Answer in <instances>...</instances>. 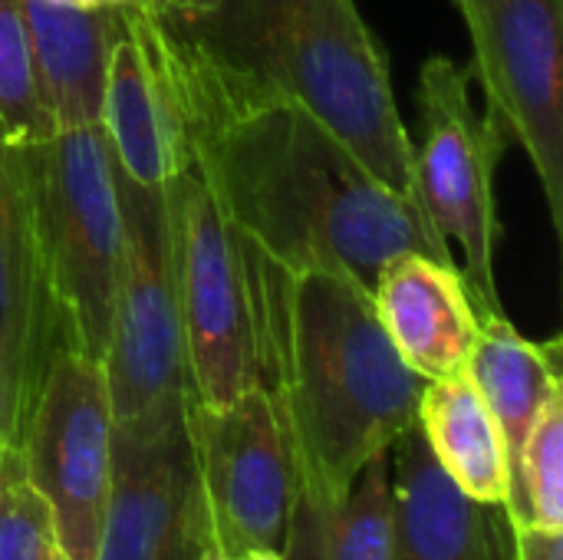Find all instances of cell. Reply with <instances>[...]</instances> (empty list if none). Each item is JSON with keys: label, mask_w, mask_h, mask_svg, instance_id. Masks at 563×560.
Returning a JSON list of instances; mask_svg holds the SVG:
<instances>
[{"label": "cell", "mask_w": 563, "mask_h": 560, "mask_svg": "<svg viewBox=\"0 0 563 560\" xmlns=\"http://www.w3.org/2000/svg\"><path fill=\"white\" fill-rule=\"evenodd\" d=\"M465 376L488 403L508 449L511 482L525 439L544 406L563 393L561 340H528L505 310H478V337L465 360Z\"/></svg>", "instance_id": "cell-17"}, {"label": "cell", "mask_w": 563, "mask_h": 560, "mask_svg": "<svg viewBox=\"0 0 563 560\" xmlns=\"http://www.w3.org/2000/svg\"><path fill=\"white\" fill-rule=\"evenodd\" d=\"M112 406L102 360L59 347L43 373L20 472L46 498L66 560H96L112 485Z\"/></svg>", "instance_id": "cell-8"}, {"label": "cell", "mask_w": 563, "mask_h": 560, "mask_svg": "<svg viewBox=\"0 0 563 560\" xmlns=\"http://www.w3.org/2000/svg\"><path fill=\"white\" fill-rule=\"evenodd\" d=\"M422 142L412 145V188L432 228L459 241L478 310H501L495 251L501 238L495 175L511 135L472 102V66L429 56L419 73Z\"/></svg>", "instance_id": "cell-7"}, {"label": "cell", "mask_w": 563, "mask_h": 560, "mask_svg": "<svg viewBox=\"0 0 563 560\" xmlns=\"http://www.w3.org/2000/svg\"><path fill=\"white\" fill-rule=\"evenodd\" d=\"M515 541H518V560H563V535L515 528Z\"/></svg>", "instance_id": "cell-23"}, {"label": "cell", "mask_w": 563, "mask_h": 560, "mask_svg": "<svg viewBox=\"0 0 563 560\" xmlns=\"http://www.w3.org/2000/svg\"><path fill=\"white\" fill-rule=\"evenodd\" d=\"M0 560H66L49 505L23 472L0 482Z\"/></svg>", "instance_id": "cell-22"}, {"label": "cell", "mask_w": 563, "mask_h": 560, "mask_svg": "<svg viewBox=\"0 0 563 560\" xmlns=\"http://www.w3.org/2000/svg\"><path fill=\"white\" fill-rule=\"evenodd\" d=\"M205 560H284L277 551H238V554H208Z\"/></svg>", "instance_id": "cell-27"}, {"label": "cell", "mask_w": 563, "mask_h": 560, "mask_svg": "<svg viewBox=\"0 0 563 560\" xmlns=\"http://www.w3.org/2000/svg\"><path fill=\"white\" fill-rule=\"evenodd\" d=\"M396 498L389 452L373 455L340 498H297L284 560H393Z\"/></svg>", "instance_id": "cell-19"}, {"label": "cell", "mask_w": 563, "mask_h": 560, "mask_svg": "<svg viewBox=\"0 0 563 560\" xmlns=\"http://www.w3.org/2000/svg\"><path fill=\"white\" fill-rule=\"evenodd\" d=\"M99 132L132 185L162 191L191 165L172 33L152 7L122 10L102 79Z\"/></svg>", "instance_id": "cell-13"}, {"label": "cell", "mask_w": 563, "mask_h": 560, "mask_svg": "<svg viewBox=\"0 0 563 560\" xmlns=\"http://www.w3.org/2000/svg\"><path fill=\"white\" fill-rule=\"evenodd\" d=\"M369 297L393 350L416 376L429 383L465 370L478 304L452 261L406 251L379 271Z\"/></svg>", "instance_id": "cell-15"}, {"label": "cell", "mask_w": 563, "mask_h": 560, "mask_svg": "<svg viewBox=\"0 0 563 560\" xmlns=\"http://www.w3.org/2000/svg\"><path fill=\"white\" fill-rule=\"evenodd\" d=\"M148 7L162 17H191L211 7V0H148Z\"/></svg>", "instance_id": "cell-24"}, {"label": "cell", "mask_w": 563, "mask_h": 560, "mask_svg": "<svg viewBox=\"0 0 563 560\" xmlns=\"http://www.w3.org/2000/svg\"><path fill=\"white\" fill-rule=\"evenodd\" d=\"M211 528L188 413L155 432H112V485L96 560H205Z\"/></svg>", "instance_id": "cell-12"}, {"label": "cell", "mask_w": 563, "mask_h": 560, "mask_svg": "<svg viewBox=\"0 0 563 560\" xmlns=\"http://www.w3.org/2000/svg\"><path fill=\"white\" fill-rule=\"evenodd\" d=\"M0 125L16 145H40L56 132L20 0H0Z\"/></svg>", "instance_id": "cell-21"}, {"label": "cell", "mask_w": 563, "mask_h": 560, "mask_svg": "<svg viewBox=\"0 0 563 560\" xmlns=\"http://www.w3.org/2000/svg\"><path fill=\"white\" fill-rule=\"evenodd\" d=\"M472 36V79L538 175L563 231V0H455Z\"/></svg>", "instance_id": "cell-9"}, {"label": "cell", "mask_w": 563, "mask_h": 560, "mask_svg": "<svg viewBox=\"0 0 563 560\" xmlns=\"http://www.w3.org/2000/svg\"><path fill=\"white\" fill-rule=\"evenodd\" d=\"M20 10L53 125H99L102 79L122 10H79L63 0H20Z\"/></svg>", "instance_id": "cell-16"}, {"label": "cell", "mask_w": 563, "mask_h": 560, "mask_svg": "<svg viewBox=\"0 0 563 560\" xmlns=\"http://www.w3.org/2000/svg\"><path fill=\"white\" fill-rule=\"evenodd\" d=\"M396 541L393 560H518L505 505L468 498L435 462L419 426L389 449Z\"/></svg>", "instance_id": "cell-14"}, {"label": "cell", "mask_w": 563, "mask_h": 560, "mask_svg": "<svg viewBox=\"0 0 563 560\" xmlns=\"http://www.w3.org/2000/svg\"><path fill=\"white\" fill-rule=\"evenodd\" d=\"M165 26L191 165L247 244L287 271H340L366 290L406 251L455 264L422 205L393 191L303 102Z\"/></svg>", "instance_id": "cell-1"}, {"label": "cell", "mask_w": 563, "mask_h": 560, "mask_svg": "<svg viewBox=\"0 0 563 560\" xmlns=\"http://www.w3.org/2000/svg\"><path fill=\"white\" fill-rule=\"evenodd\" d=\"M10 472H20V462L10 449V436H7V416H3V386H0V482L10 475Z\"/></svg>", "instance_id": "cell-25"}, {"label": "cell", "mask_w": 563, "mask_h": 560, "mask_svg": "<svg viewBox=\"0 0 563 560\" xmlns=\"http://www.w3.org/2000/svg\"><path fill=\"white\" fill-rule=\"evenodd\" d=\"M515 528L563 535V393L531 426L505 505Z\"/></svg>", "instance_id": "cell-20"}, {"label": "cell", "mask_w": 563, "mask_h": 560, "mask_svg": "<svg viewBox=\"0 0 563 560\" xmlns=\"http://www.w3.org/2000/svg\"><path fill=\"white\" fill-rule=\"evenodd\" d=\"M40 238L66 347L106 356L122 261L119 168L99 125L30 145Z\"/></svg>", "instance_id": "cell-4"}, {"label": "cell", "mask_w": 563, "mask_h": 560, "mask_svg": "<svg viewBox=\"0 0 563 560\" xmlns=\"http://www.w3.org/2000/svg\"><path fill=\"white\" fill-rule=\"evenodd\" d=\"M59 347L66 337L46 277L30 145H16L0 125V386L16 462L46 363Z\"/></svg>", "instance_id": "cell-11"}, {"label": "cell", "mask_w": 563, "mask_h": 560, "mask_svg": "<svg viewBox=\"0 0 563 560\" xmlns=\"http://www.w3.org/2000/svg\"><path fill=\"white\" fill-rule=\"evenodd\" d=\"M257 383L284 419L300 498H340L416 426L426 380L393 350L369 290L340 271H287L244 241Z\"/></svg>", "instance_id": "cell-2"}, {"label": "cell", "mask_w": 563, "mask_h": 560, "mask_svg": "<svg viewBox=\"0 0 563 560\" xmlns=\"http://www.w3.org/2000/svg\"><path fill=\"white\" fill-rule=\"evenodd\" d=\"M416 426L422 429L442 472L468 498L485 505H508L511 462L505 436L465 370L429 380L422 386Z\"/></svg>", "instance_id": "cell-18"}, {"label": "cell", "mask_w": 563, "mask_h": 560, "mask_svg": "<svg viewBox=\"0 0 563 560\" xmlns=\"http://www.w3.org/2000/svg\"><path fill=\"white\" fill-rule=\"evenodd\" d=\"M165 198L191 403L221 409L261 376L244 238L195 165L172 178Z\"/></svg>", "instance_id": "cell-6"}, {"label": "cell", "mask_w": 563, "mask_h": 560, "mask_svg": "<svg viewBox=\"0 0 563 560\" xmlns=\"http://www.w3.org/2000/svg\"><path fill=\"white\" fill-rule=\"evenodd\" d=\"M122 261L102 356L112 422L122 432H155L181 422L191 386L172 271L165 188L119 175Z\"/></svg>", "instance_id": "cell-5"}, {"label": "cell", "mask_w": 563, "mask_h": 560, "mask_svg": "<svg viewBox=\"0 0 563 560\" xmlns=\"http://www.w3.org/2000/svg\"><path fill=\"white\" fill-rule=\"evenodd\" d=\"M165 23L303 102L393 191L416 198L412 139L399 116L389 59L356 0H211L208 10L165 17Z\"/></svg>", "instance_id": "cell-3"}, {"label": "cell", "mask_w": 563, "mask_h": 560, "mask_svg": "<svg viewBox=\"0 0 563 560\" xmlns=\"http://www.w3.org/2000/svg\"><path fill=\"white\" fill-rule=\"evenodd\" d=\"M79 10H132V7H148V0H63Z\"/></svg>", "instance_id": "cell-26"}, {"label": "cell", "mask_w": 563, "mask_h": 560, "mask_svg": "<svg viewBox=\"0 0 563 560\" xmlns=\"http://www.w3.org/2000/svg\"><path fill=\"white\" fill-rule=\"evenodd\" d=\"M188 436L211 548L218 554H280L300 498V475L274 396L257 383L221 409L188 399Z\"/></svg>", "instance_id": "cell-10"}]
</instances>
